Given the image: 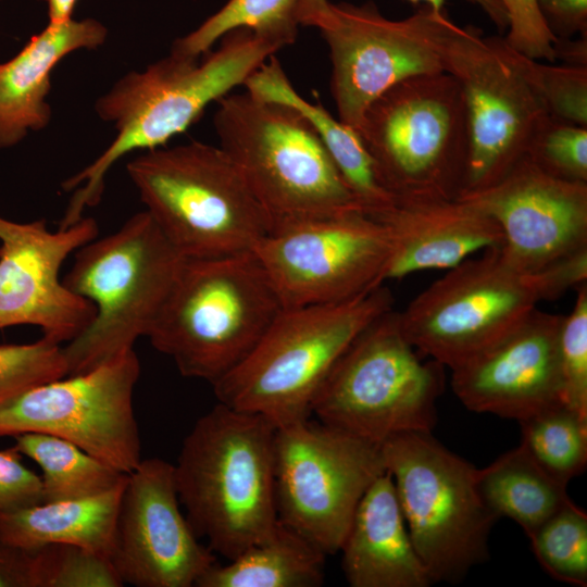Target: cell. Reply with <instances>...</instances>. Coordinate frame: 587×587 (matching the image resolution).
I'll use <instances>...</instances> for the list:
<instances>
[{
	"label": "cell",
	"mask_w": 587,
	"mask_h": 587,
	"mask_svg": "<svg viewBox=\"0 0 587 587\" xmlns=\"http://www.w3.org/2000/svg\"><path fill=\"white\" fill-rule=\"evenodd\" d=\"M358 133L394 199L460 196L469 134L463 95L449 73L392 86L369 105Z\"/></svg>",
	"instance_id": "obj_10"
},
{
	"label": "cell",
	"mask_w": 587,
	"mask_h": 587,
	"mask_svg": "<svg viewBox=\"0 0 587 587\" xmlns=\"http://www.w3.org/2000/svg\"><path fill=\"white\" fill-rule=\"evenodd\" d=\"M477 485L492 514L513 520L527 537L572 501L567 484L544 470L522 442L478 470Z\"/></svg>",
	"instance_id": "obj_27"
},
{
	"label": "cell",
	"mask_w": 587,
	"mask_h": 587,
	"mask_svg": "<svg viewBox=\"0 0 587 587\" xmlns=\"http://www.w3.org/2000/svg\"><path fill=\"white\" fill-rule=\"evenodd\" d=\"M135 350L0 403V438L42 433L66 439L124 474L141 461L133 396Z\"/></svg>",
	"instance_id": "obj_16"
},
{
	"label": "cell",
	"mask_w": 587,
	"mask_h": 587,
	"mask_svg": "<svg viewBox=\"0 0 587 587\" xmlns=\"http://www.w3.org/2000/svg\"><path fill=\"white\" fill-rule=\"evenodd\" d=\"M444 71L458 82L464 100L469 154L463 189H484L525 157L547 114L514 64L503 37L451 24L442 50Z\"/></svg>",
	"instance_id": "obj_14"
},
{
	"label": "cell",
	"mask_w": 587,
	"mask_h": 587,
	"mask_svg": "<svg viewBox=\"0 0 587 587\" xmlns=\"http://www.w3.org/2000/svg\"><path fill=\"white\" fill-rule=\"evenodd\" d=\"M0 587H39L37 549L0 545Z\"/></svg>",
	"instance_id": "obj_40"
},
{
	"label": "cell",
	"mask_w": 587,
	"mask_h": 587,
	"mask_svg": "<svg viewBox=\"0 0 587 587\" xmlns=\"http://www.w3.org/2000/svg\"><path fill=\"white\" fill-rule=\"evenodd\" d=\"M453 22L427 5L402 20L373 1L329 2L316 28L332 61L330 90L338 118L358 132L369 105L408 78L445 72L442 50Z\"/></svg>",
	"instance_id": "obj_13"
},
{
	"label": "cell",
	"mask_w": 587,
	"mask_h": 587,
	"mask_svg": "<svg viewBox=\"0 0 587 587\" xmlns=\"http://www.w3.org/2000/svg\"><path fill=\"white\" fill-rule=\"evenodd\" d=\"M246 90L263 100L298 111L314 128L344 180L363 211L374 216L386 210L392 196L380 184L359 133L334 117L321 103H311L294 88L275 54L245 82Z\"/></svg>",
	"instance_id": "obj_24"
},
{
	"label": "cell",
	"mask_w": 587,
	"mask_h": 587,
	"mask_svg": "<svg viewBox=\"0 0 587 587\" xmlns=\"http://www.w3.org/2000/svg\"><path fill=\"white\" fill-rule=\"evenodd\" d=\"M124 485L125 482L93 497L1 512L0 545L36 550L52 544H70L111 559Z\"/></svg>",
	"instance_id": "obj_25"
},
{
	"label": "cell",
	"mask_w": 587,
	"mask_h": 587,
	"mask_svg": "<svg viewBox=\"0 0 587 587\" xmlns=\"http://www.w3.org/2000/svg\"><path fill=\"white\" fill-rule=\"evenodd\" d=\"M537 4L555 38L587 35V0H537Z\"/></svg>",
	"instance_id": "obj_39"
},
{
	"label": "cell",
	"mask_w": 587,
	"mask_h": 587,
	"mask_svg": "<svg viewBox=\"0 0 587 587\" xmlns=\"http://www.w3.org/2000/svg\"><path fill=\"white\" fill-rule=\"evenodd\" d=\"M14 439V448L42 472V502L93 497L126 479L127 474L66 439L42 433H24Z\"/></svg>",
	"instance_id": "obj_28"
},
{
	"label": "cell",
	"mask_w": 587,
	"mask_h": 587,
	"mask_svg": "<svg viewBox=\"0 0 587 587\" xmlns=\"http://www.w3.org/2000/svg\"><path fill=\"white\" fill-rule=\"evenodd\" d=\"M298 27L296 0H228L196 29L176 39L171 52L198 59L238 28L283 49L295 42Z\"/></svg>",
	"instance_id": "obj_29"
},
{
	"label": "cell",
	"mask_w": 587,
	"mask_h": 587,
	"mask_svg": "<svg viewBox=\"0 0 587 587\" xmlns=\"http://www.w3.org/2000/svg\"><path fill=\"white\" fill-rule=\"evenodd\" d=\"M21 457L14 447L0 450V513L42 502L41 477Z\"/></svg>",
	"instance_id": "obj_38"
},
{
	"label": "cell",
	"mask_w": 587,
	"mask_h": 587,
	"mask_svg": "<svg viewBox=\"0 0 587 587\" xmlns=\"http://www.w3.org/2000/svg\"><path fill=\"white\" fill-rule=\"evenodd\" d=\"M326 553L295 529L277 522L273 530L228 564L217 562L197 587H316L325 577Z\"/></svg>",
	"instance_id": "obj_26"
},
{
	"label": "cell",
	"mask_w": 587,
	"mask_h": 587,
	"mask_svg": "<svg viewBox=\"0 0 587 587\" xmlns=\"http://www.w3.org/2000/svg\"><path fill=\"white\" fill-rule=\"evenodd\" d=\"M74 253L63 284L90 301L96 313L63 346L67 375L122 355L147 337L186 261L146 210Z\"/></svg>",
	"instance_id": "obj_6"
},
{
	"label": "cell",
	"mask_w": 587,
	"mask_h": 587,
	"mask_svg": "<svg viewBox=\"0 0 587 587\" xmlns=\"http://www.w3.org/2000/svg\"><path fill=\"white\" fill-rule=\"evenodd\" d=\"M508 18L505 42L515 51L539 61L554 63L557 38L547 27L537 0H498Z\"/></svg>",
	"instance_id": "obj_37"
},
{
	"label": "cell",
	"mask_w": 587,
	"mask_h": 587,
	"mask_svg": "<svg viewBox=\"0 0 587 587\" xmlns=\"http://www.w3.org/2000/svg\"><path fill=\"white\" fill-rule=\"evenodd\" d=\"M445 366L423 361L394 308L370 323L335 363L311 415L330 427L382 445L409 432H432Z\"/></svg>",
	"instance_id": "obj_9"
},
{
	"label": "cell",
	"mask_w": 587,
	"mask_h": 587,
	"mask_svg": "<svg viewBox=\"0 0 587 587\" xmlns=\"http://www.w3.org/2000/svg\"><path fill=\"white\" fill-rule=\"evenodd\" d=\"M519 423L521 442L553 477L567 484L585 471L587 417L561 402Z\"/></svg>",
	"instance_id": "obj_30"
},
{
	"label": "cell",
	"mask_w": 587,
	"mask_h": 587,
	"mask_svg": "<svg viewBox=\"0 0 587 587\" xmlns=\"http://www.w3.org/2000/svg\"><path fill=\"white\" fill-rule=\"evenodd\" d=\"M372 217L385 225L391 240L385 280L425 270H449L503 242L499 225L460 199L396 198Z\"/></svg>",
	"instance_id": "obj_21"
},
{
	"label": "cell",
	"mask_w": 587,
	"mask_h": 587,
	"mask_svg": "<svg viewBox=\"0 0 587 587\" xmlns=\"http://www.w3.org/2000/svg\"><path fill=\"white\" fill-rule=\"evenodd\" d=\"M216 103L213 125L218 146L241 172L271 229L363 211L321 138L298 111L247 90L228 93Z\"/></svg>",
	"instance_id": "obj_5"
},
{
	"label": "cell",
	"mask_w": 587,
	"mask_h": 587,
	"mask_svg": "<svg viewBox=\"0 0 587 587\" xmlns=\"http://www.w3.org/2000/svg\"><path fill=\"white\" fill-rule=\"evenodd\" d=\"M554 58L565 65L587 66V35L577 39H558L554 42Z\"/></svg>",
	"instance_id": "obj_42"
},
{
	"label": "cell",
	"mask_w": 587,
	"mask_h": 587,
	"mask_svg": "<svg viewBox=\"0 0 587 587\" xmlns=\"http://www.w3.org/2000/svg\"><path fill=\"white\" fill-rule=\"evenodd\" d=\"M98 232L92 217L50 232L43 220L18 223L0 216V329L34 325L61 345L84 332L95 307L63 284L60 271Z\"/></svg>",
	"instance_id": "obj_18"
},
{
	"label": "cell",
	"mask_w": 587,
	"mask_h": 587,
	"mask_svg": "<svg viewBox=\"0 0 587 587\" xmlns=\"http://www.w3.org/2000/svg\"><path fill=\"white\" fill-rule=\"evenodd\" d=\"M77 0H47L50 24H61L72 20Z\"/></svg>",
	"instance_id": "obj_43"
},
{
	"label": "cell",
	"mask_w": 587,
	"mask_h": 587,
	"mask_svg": "<svg viewBox=\"0 0 587 587\" xmlns=\"http://www.w3.org/2000/svg\"><path fill=\"white\" fill-rule=\"evenodd\" d=\"M385 472L378 444L310 417L276 427L278 521L326 554L340 550L362 497Z\"/></svg>",
	"instance_id": "obj_12"
},
{
	"label": "cell",
	"mask_w": 587,
	"mask_h": 587,
	"mask_svg": "<svg viewBox=\"0 0 587 587\" xmlns=\"http://www.w3.org/2000/svg\"><path fill=\"white\" fill-rule=\"evenodd\" d=\"M425 2L427 7L441 11L446 0H410ZM478 5L500 29L508 26L507 14L498 0H467ZM329 0H296V15L299 25L315 27L321 15L326 10Z\"/></svg>",
	"instance_id": "obj_41"
},
{
	"label": "cell",
	"mask_w": 587,
	"mask_h": 587,
	"mask_svg": "<svg viewBox=\"0 0 587 587\" xmlns=\"http://www.w3.org/2000/svg\"><path fill=\"white\" fill-rule=\"evenodd\" d=\"M39 587H121L110 558L70 544L37 549Z\"/></svg>",
	"instance_id": "obj_35"
},
{
	"label": "cell",
	"mask_w": 587,
	"mask_h": 587,
	"mask_svg": "<svg viewBox=\"0 0 587 587\" xmlns=\"http://www.w3.org/2000/svg\"><path fill=\"white\" fill-rule=\"evenodd\" d=\"M283 309L252 252L186 259L147 337L183 376L213 385L251 352Z\"/></svg>",
	"instance_id": "obj_4"
},
{
	"label": "cell",
	"mask_w": 587,
	"mask_h": 587,
	"mask_svg": "<svg viewBox=\"0 0 587 587\" xmlns=\"http://www.w3.org/2000/svg\"><path fill=\"white\" fill-rule=\"evenodd\" d=\"M67 376L63 346L41 337L30 344L0 345V403Z\"/></svg>",
	"instance_id": "obj_34"
},
{
	"label": "cell",
	"mask_w": 587,
	"mask_h": 587,
	"mask_svg": "<svg viewBox=\"0 0 587 587\" xmlns=\"http://www.w3.org/2000/svg\"><path fill=\"white\" fill-rule=\"evenodd\" d=\"M509 49L514 64L547 114L587 127V66L542 63L510 46Z\"/></svg>",
	"instance_id": "obj_32"
},
{
	"label": "cell",
	"mask_w": 587,
	"mask_h": 587,
	"mask_svg": "<svg viewBox=\"0 0 587 587\" xmlns=\"http://www.w3.org/2000/svg\"><path fill=\"white\" fill-rule=\"evenodd\" d=\"M392 308V294L383 285L342 302L284 308L251 352L212 385L217 402L276 426L310 417L341 354Z\"/></svg>",
	"instance_id": "obj_7"
},
{
	"label": "cell",
	"mask_w": 587,
	"mask_h": 587,
	"mask_svg": "<svg viewBox=\"0 0 587 587\" xmlns=\"http://www.w3.org/2000/svg\"><path fill=\"white\" fill-rule=\"evenodd\" d=\"M276 425L217 402L185 437L174 476L179 502L199 538L232 560L278 522L275 500Z\"/></svg>",
	"instance_id": "obj_2"
},
{
	"label": "cell",
	"mask_w": 587,
	"mask_h": 587,
	"mask_svg": "<svg viewBox=\"0 0 587 587\" xmlns=\"http://www.w3.org/2000/svg\"><path fill=\"white\" fill-rule=\"evenodd\" d=\"M107 36V27L95 18L49 23L14 57L0 63V149L47 127L53 68L72 52L99 48Z\"/></svg>",
	"instance_id": "obj_22"
},
{
	"label": "cell",
	"mask_w": 587,
	"mask_h": 587,
	"mask_svg": "<svg viewBox=\"0 0 587 587\" xmlns=\"http://www.w3.org/2000/svg\"><path fill=\"white\" fill-rule=\"evenodd\" d=\"M380 448L411 540L432 582H460L488 559L489 534L498 520L478 490V469L432 432L398 434Z\"/></svg>",
	"instance_id": "obj_11"
},
{
	"label": "cell",
	"mask_w": 587,
	"mask_h": 587,
	"mask_svg": "<svg viewBox=\"0 0 587 587\" xmlns=\"http://www.w3.org/2000/svg\"><path fill=\"white\" fill-rule=\"evenodd\" d=\"M279 47L238 28L216 49L193 59L170 52L142 71L122 76L96 102L98 116L113 125L111 143L86 167L62 183L74 190L60 227H68L101 200L105 176L123 157L163 147L188 129L209 104L246 79Z\"/></svg>",
	"instance_id": "obj_1"
},
{
	"label": "cell",
	"mask_w": 587,
	"mask_h": 587,
	"mask_svg": "<svg viewBox=\"0 0 587 587\" xmlns=\"http://www.w3.org/2000/svg\"><path fill=\"white\" fill-rule=\"evenodd\" d=\"M562 320L536 308L495 344L452 369L450 383L458 399L470 411L517 421L561 403Z\"/></svg>",
	"instance_id": "obj_20"
},
{
	"label": "cell",
	"mask_w": 587,
	"mask_h": 587,
	"mask_svg": "<svg viewBox=\"0 0 587 587\" xmlns=\"http://www.w3.org/2000/svg\"><path fill=\"white\" fill-rule=\"evenodd\" d=\"M532 550L554 579L587 586V514L573 501L547 519L529 536Z\"/></svg>",
	"instance_id": "obj_31"
},
{
	"label": "cell",
	"mask_w": 587,
	"mask_h": 587,
	"mask_svg": "<svg viewBox=\"0 0 587 587\" xmlns=\"http://www.w3.org/2000/svg\"><path fill=\"white\" fill-rule=\"evenodd\" d=\"M587 282V250L539 272L513 267L490 248L467 258L399 311L413 347L450 370L478 354L524 320L539 302Z\"/></svg>",
	"instance_id": "obj_3"
},
{
	"label": "cell",
	"mask_w": 587,
	"mask_h": 587,
	"mask_svg": "<svg viewBox=\"0 0 587 587\" xmlns=\"http://www.w3.org/2000/svg\"><path fill=\"white\" fill-rule=\"evenodd\" d=\"M180 507L174 464L141 459L127 474L111 554L123 584L191 587L216 563Z\"/></svg>",
	"instance_id": "obj_17"
},
{
	"label": "cell",
	"mask_w": 587,
	"mask_h": 587,
	"mask_svg": "<svg viewBox=\"0 0 587 587\" xmlns=\"http://www.w3.org/2000/svg\"><path fill=\"white\" fill-rule=\"evenodd\" d=\"M252 253L284 308L328 304L383 285L391 240L383 223L352 211L274 227Z\"/></svg>",
	"instance_id": "obj_15"
},
{
	"label": "cell",
	"mask_w": 587,
	"mask_h": 587,
	"mask_svg": "<svg viewBox=\"0 0 587 587\" xmlns=\"http://www.w3.org/2000/svg\"><path fill=\"white\" fill-rule=\"evenodd\" d=\"M525 157L555 178L587 183V127L546 115L536 128Z\"/></svg>",
	"instance_id": "obj_33"
},
{
	"label": "cell",
	"mask_w": 587,
	"mask_h": 587,
	"mask_svg": "<svg viewBox=\"0 0 587 587\" xmlns=\"http://www.w3.org/2000/svg\"><path fill=\"white\" fill-rule=\"evenodd\" d=\"M576 299L563 315L558 355L562 402L587 417V282L575 288Z\"/></svg>",
	"instance_id": "obj_36"
},
{
	"label": "cell",
	"mask_w": 587,
	"mask_h": 587,
	"mask_svg": "<svg viewBox=\"0 0 587 587\" xmlns=\"http://www.w3.org/2000/svg\"><path fill=\"white\" fill-rule=\"evenodd\" d=\"M500 227L502 258L539 272L587 249V183L555 178L526 157L492 185L459 196Z\"/></svg>",
	"instance_id": "obj_19"
},
{
	"label": "cell",
	"mask_w": 587,
	"mask_h": 587,
	"mask_svg": "<svg viewBox=\"0 0 587 587\" xmlns=\"http://www.w3.org/2000/svg\"><path fill=\"white\" fill-rule=\"evenodd\" d=\"M352 587H427L433 584L411 540L390 474L362 497L341 545Z\"/></svg>",
	"instance_id": "obj_23"
},
{
	"label": "cell",
	"mask_w": 587,
	"mask_h": 587,
	"mask_svg": "<svg viewBox=\"0 0 587 587\" xmlns=\"http://www.w3.org/2000/svg\"><path fill=\"white\" fill-rule=\"evenodd\" d=\"M127 173L146 211L185 259L252 252L271 222L220 147L191 141L143 151Z\"/></svg>",
	"instance_id": "obj_8"
}]
</instances>
